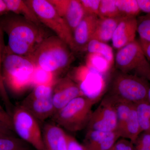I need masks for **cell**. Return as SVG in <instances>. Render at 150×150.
Instances as JSON below:
<instances>
[{
	"label": "cell",
	"mask_w": 150,
	"mask_h": 150,
	"mask_svg": "<svg viewBox=\"0 0 150 150\" xmlns=\"http://www.w3.org/2000/svg\"><path fill=\"white\" fill-rule=\"evenodd\" d=\"M35 66L28 58L5 49L2 55V75L6 88L20 95L32 88Z\"/></svg>",
	"instance_id": "3957f363"
},
{
	"label": "cell",
	"mask_w": 150,
	"mask_h": 150,
	"mask_svg": "<svg viewBox=\"0 0 150 150\" xmlns=\"http://www.w3.org/2000/svg\"><path fill=\"white\" fill-rule=\"evenodd\" d=\"M0 97L5 105L7 111L11 115L12 105L4 83L2 75V54L0 44Z\"/></svg>",
	"instance_id": "f1b7e54d"
},
{
	"label": "cell",
	"mask_w": 150,
	"mask_h": 150,
	"mask_svg": "<svg viewBox=\"0 0 150 150\" xmlns=\"http://www.w3.org/2000/svg\"><path fill=\"white\" fill-rule=\"evenodd\" d=\"M20 105L39 122L52 118L56 112L52 98L47 99H29L26 97Z\"/></svg>",
	"instance_id": "9a60e30c"
},
{
	"label": "cell",
	"mask_w": 150,
	"mask_h": 150,
	"mask_svg": "<svg viewBox=\"0 0 150 150\" xmlns=\"http://www.w3.org/2000/svg\"><path fill=\"white\" fill-rule=\"evenodd\" d=\"M142 133V131L138 119L136 105L134 104L126 122L124 139L130 140L134 144Z\"/></svg>",
	"instance_id": "44dd1931"
},
{
	"label": "cell",
	"mask_w": 150,
	"mask_h": 150,
	"mask_svg": "<svg viewBox=\"0 0 150 150\" xmlns=\"http://www.w3.org/2000/svg\"><path fill=\"white\" fill-rule=\"evenodd\" d=\"M113 100L115 102L117 115V129L116 132L120 138H124L126 122L129 118L131 108L134 104L125 101Z\"/></svg>",
	"instance_id": "d6986e66"
},
{
	"label": "cell",
	"mask_w": 150,
	"mask_h": 150,
	"mask_svg": "<svg viewBox=\"0 0 150 150\" xmlns=\"http://www.w3.org/2000/svg\"><path fill=\"white\" fill-rule=\"evenodd\" d=\"M138 119L142 132L150 134V104L148 101L136 105Z\"/></svg>",
	"instance_id": "d4e9b609"
},
{
	"label": "cell",
	"mask_w": 150,
	"mask_h": 150,
	"mask_svg": "<svg viewBox=\"0 0 150 150\" xmlns=\"http://www.w3.org/2000/svg\"><path fill=\"white\" fill-rule=\"evenodd\" d=\"M55 85H43L36 86L33 88L32 91L26 98L29 99H47L51 98Z\"/></svg>",
	"instance_id": "83f0119b"
},
{
	"label": "cell",
	"mask_w": 150,
	"mask_h": 150,
	"mask_svg": "<svg viewBox=\"0 0 150 150\" xmlns=\"http://www.w3.org/2000/svg\"><path fill=\"white\" fill-rule=\"evenodd\" d=\"M115 66L119 71L134 75L150 82V63L137 40L118 50Z\"/></svg>",
	"instance_id": "8992f818"
},
{
	"label": "cell",
	"mask_w": 150,
	"mask_h": 150,
	"mask_svg": "<svg viewBox=\"0 0 150 150\" xmlns=\"http://www.w3.org/2000/svg\"><path fill=\"white\" fill-rule=\"evenodd\" d=\"M86 51L89 54H96L101 56L108 65L112 64L114 61L113 50L107 43L92 39L88 44Z\"/></svg>",
	"instance_id": "ffe728a7"
},
{
	"label": "cell",
	"mask_w": 150,
	"mask_h": 150,
	"mask_svg": "<svg viewBox=\"0 0 150 150\" xmlns=\"http://www.w3.org/2000/svg\"></svg>",
	"instance_id": "f35d334b"
},
{
	"label": "cell",
	"mask_w": 150,
	"mask_h": 150,
	"mask_svg": "<svg viewBox=\"0 0 150 150\" xmlns=\"http://www.w3.org/2000/svg\"><path fill=\"white\" fill-rule=\"evenodd\" d=\"M95 103L92 100L80 96L70 101L51 118L53 122L64 130L71 132L81 131L86 129Z\"/></svg>",
	"instance_id": "277c9868"
},
{
	"label": "cell",
	"mask_w": 150,
	"mask_h": 150,
	"mask_svg": "<svg viewBox=\"0 0 150 150\" xmlns=\"http://www.w3.org/2000/svg\"><path fill=\"white\" fill-rule=\"evenodd\" d=\"M123 17L99 18L92 39H95L105 43L111 40L117 25Z\"/></svg>",
	"instance_id": "2e32d148"
},
{
	"label": "cell",
	"mask_w": 150,
	"mask_h": 150,
	"mask_svg": "<svg viewBox=\"0 0 150 150\" xmlns=\"http://www.w3.org/2000/svg\"><path fill=\"white\" fill-rule=\"evenodd\" d=\"M150 87L146 80L118 71L112 78L108 94L115 100L136 105L148 101Z\"/></svg>",
	"instance_id": "5b68a950"
},
{
	"label": "cell",
	"mask_w": 150,
	"mask_h": 150,
	"mask_svg": "<svg viewBox=\"0 0 150 150\" xmlns=\"http://www.w3.org/2000/svg\"><path fill=\"white\" fill-rule=\"evenodd\" d=\"M73 33L85 16L80 0H48Z\"/></svg>",
	"instance_id": "8fae6325"
},
{
	"label": "cell",
	"mask_w": 150,
	"mask_h": 150,
	"mask_svg": "<svg viewBox=\"0 0 150 150\" xmlns=\"http://www.w3.org/2000/svg\"><path fill=\"white\" fill-rule=\"evenodd\" d=\"M8 12L21 16L25 19L38 25L41 23L35 13L25 1L22 0H4Z\"/></svg>",
	"instance_id": "ac0fdd59"
},
{
	"label": "cell",
	"mask_w": 150,
	"mask_h": 150,
	"mask_svg": "<svg viewBox=\"0 0 150 150\" xmlns=\"http://www.w3.org/2000/svg\"><path fill=\"white\" fill-rule=\"evenodd\" d=\"M137 21V33L140 39L150 42V15L138 17Z\"/></svg>",
	"instance_id": "4316f807"
},
{
	"label": "cell",
	"mask_w": 150,
	"mask_h": 150,
	"mask_svg": "<svg viewBox=\"0 0 150 150\" xmlns=\"http://www.w3.org/2000/svg\"><path fill=\"white\" fill-rule=\"evenodd\" d=\"M0 125L14 132L12 116L9 113L5 110L0 105Z\"/></svg>",
	"instance_id": "1f68e13d"
},
{
	"label": "cell",
	"mask_w": 150,
	"mask_h": 150,
	"mask_svg": "<svg viewBox=\"0 0 150 150\" xmlns=\"http://www.w3.org/2000/svg\"><path fill=\"white\" fill-rule=\"evenodd\" d=\"M68 150H85L82 144H80L74 137L69 135Z\"/></svg>",
	"instance_id": "d6a6232c"
},
{
	"label": "cell",
	"mask_w": 150,
	"mask_h": 150,
	"mask_svg": "<svg viewBox=\"0 0 150 150\" xmlns=\"http://www.w3.org/2000/svg\"><path fill=\"white\" fill-rule=\"evenodd\" d=\"M33 148L15 136L0 137V150H33Z\"/></svg>",
	"instance_id": "7402d4cb"
},
{
	"label": "cell",
	"mask_w": 150,
	"mask_h": 150,
	"mask_svg": "<svg viewBox=\"0 0 150 150\" xmlns=\"http://www.w3.org/2000/svg\"><path fill=\"white\" fill-rule=\"evenodd\" d=\"M148 101H149V103L150 104V87L149 89V91H148Z\"/></svg>",
	"instance_id": "74e56055"
},
{
	"label": "cell",
	"mask_w": 150,
	"mask_h": 150,
	"mask_svg": "<svg viewBox=\"0 0 150 150\" xmlns=\"http://www.w3.org/2000/svg\"><path fill=\"white\" fill-rule=\"evenodd\" d=\"M99 17L86 15L73 32L75 51H86L95 30Z\"/></svg>",
	"instance_id": "5bb4252c"
},
{
	"label": "cell",
	"mask_w": 150,
	"mask_h": 150,
	"mask_svg": "<svg viewBox=\"0 0 150 150\" xmlns=\"http://www.w3.org/2000/svg\"><path fill=\"white\" fill-rule=\"evenodd\" d=\"M8 136H15L14 132L0 125V137Z\"/></svg>",
	"instance_id": "d590c367"
},
{
	"label": "cell",
	"mask_w": 150,
	"mask_h": 150,
	"mask_svg": "<svg viewBox=\"0 0 150 150\" xmlns=\"http://www.w3.org/2000/svg\"><path fill=\"white\" fill-rule=\"evenodd\" d=\"M141 12L150 15V0H137Z\"/></svg>",
	"instance_id": "e575fe53"
},
{
	"label": "cell",
	"mask_w": 150,
	"mask_h": 150,
	"mask_svg": "<svg viewBox=\"0 0 150 150\" xmlns=\"http://www.w3.org/2000/svg\"><path fill=\"white\" fill-rule=\"evenodd\" d=\"M120 138L116 131L86 130L82 144L85 150H110Z\"/></svg>",
	"instance_id": "7c38bea8"
},
{
	"label": "cell",
	"mask_w": 150,
	"mask_h": 150,
	"mask_svg": "<svg viewBox=\"0 0 150 150\" xmlns=\"http://www.w3.org/2000/svg\"><path fill=\"white\" fill-rule=\"evenodd\" d=\"M121 16L137 18L141 12L137 0H115Z\"/></svg>",
	"instance_id": "cb8c5ba5"
},
{
	"label": "cell",
	"mask_w": 150,
	"mask_h": 150,
	"mask_svg": "<svg viewBox=\"0 0 150 150\" xmlns=\"http://www.w3.org/2000/svg\"><path fill=\"white\" fill-rule=\"evenodd\" d=\"M138 40L144 53L145 56L150 63V42L142 40L140 38Z\"/></svg>",
	"instance_id": "836d02e7"
},
{
	"label": "cell",
	"mask_w": 150,
	"mask_h": 150,
	"mask_svg": "<svg viewBox=\"0 0 150 150\" xmlns=\"http://www.w3.org/2000/svg\"><path fill=\"white\" fill-rule=\"evenodd\" d=\"M119 16H122L116 5L115 0H100L98 17L112 18Z\"/></svg>",
	"instance_id": "484cf974"
},
{
	"label": "cell",
	"mask_w": 150,
	"mask_h": 150,
	"mask_svg": "<svg viewBox=\"0 0 150 150\" xmlns=\"http://www.w3.org/2000/svg\"><path fill=\"white\" fill-rule=\"evenodd\" d=\"M117 115L115 102L108 94L100 101L98 106L93 111L86 130L103 132L116 131Z\"/></svg>",
	"instance_id": "9c48e42d"
},
{
	"label": "cell",
	"mask_w": 150,
	"mask_h": 150,
	"mask_svg": "<svg viewBox=\"0 0 150 150\" xmlns=\"http://www.w3.org/2000/svg\"><path fill=\"white\" fill-rule=\"evenodd\" d=\"M137 33V18L123 17L112 35L113 48L119 50L136 40Z\"/></svg>",
	"instance_id": "4fadbf2b"
},
{
	"label": "cell",
	"mask_w": 150,
	"mask_h": 150,
	"mask_svg": "<svg viewBox=\"0 0 150 150\" xmlns=\"http://www.w3.org/2000/svg\"><path fill=\"white\" fill-rule=\"evenodd\" d=\"M86 15L99 16L100 0H80Z\"/></svg>",
	"instance_id": "f546056e"
},
{
	"label": "cell",
	"mask_w": 150,
	"mask_h": 150,
	"mask_svg": "<svg viewBox=\"0 0 150 150\" xmlns=\"http://www.w3.org/2000/svg\"><path fill=\"white\" fill-rule=\"evenodd\" d=\"M14 132L36 150H45L39 122L20 105L11 114Z\"/></svg>",
	"instance_id": "ba28073f"
},
{
	"label": "cell",
	"mask_w": 150,
	"mask_h": 150,
	"mask_svg": "<svg viewBox=\"0 0 150 150\" xmlns=\"http://www.w3.org/2000/svg\"><path fill=\"white\" fill-rule=\"evenodd\" d=\"M54 73L47 71L40 67H36L32 77V88L39 85H53L58 79Z\"/></svg>",
	"instance_id": "603a6c76"
},
{
	"label": "cell",
	"mask_w": 150,
	"mask_h": 150,
	"mask_svg": "<svg viewBox=\"0 0 150 150\" xmlns=\"http://www.w3.org/2000/svg\"><path fill=\"white\" fill-rule=\"evenodd\" d=\"M7 8L4 0H0V15H4L8 12Z\"/></svg>",
	"instance_id": "8d00e7d4"
},
{
	"label": "cell",
	"mask_w": 150,
	"mask_h": 150,
	"mask_svg": "<svg viewBox=\"0 0 150 150\" xmlns=\"http://www.w3.org/2000/svg\"><path fill=\"white\" fill-rule=\"evenodd\" d=\"M27 4L35 13L41 24H44L64 41L71 50L75 51L73 33L48 0H27Z\"/></svg>",
	"instance_id": "52a82bcc"
},
{
	"label": "cell",
	"mask_w": 150,
	"mask_h": 150,
	"mask_svg": "<svg viewBox=\"0 0 150 150\" xmlns=\"http://www.w3.org/2000/svg\"><path fill=\"white\" fill-rule=\"evenodd\" d=\"M72 51L60 38L52 35L43 39L27 58L36 67L57 76L72 63Z\"/></svg>",
	"instance_id": "7a4b0ae2"
},
{
	"label": "cell",
	"mask_w": 150,
	"mask_h": 150,
	"mask_svg": "<svg viewBox=\"0 0 150 150\" xmlns=\"http://www.w3.org/2000/svg\"><path fill=\"white\" fill-rule=\"evenodd\" d=\"M134 150H150V134L142 132L134 143Z\"/></svg>",
	"instance_id": "4dcf8cb0"
},
{
	"label": "cell",
	"mask_w": 150,
	"mask_h": 150,
	"mask_svg": "<svg viewBox=\"0 0 150 150\" xmlns=\"http://www.w3.org/2000/svg\"><path fill=\"white\" fill-rule=\"evenodd\" d=\"M0 20V27L8 37L6 48L11 53L28 57L46 38L41 26L21 16L6 14Z\"/></svg>",
	"instance_id": "6da1fadb"
},
{
	"label": "cell",
	"mask_w": 150,
	"mask_h": 150,
	"mask_svg": "<svg viewBox=\"0 0 150 150\" xmlns=\"http://www.w3.org/2000/svg\"><path fill=\"white\" fill-rule=\"evenodd\" d=\"M42 131L45 150H58L60 139L66 133L64 130L53 122L45 124Z\"/></svg>",
	"instance_id": "e0dca14e"
},
{
	"label": "cell",
	"mask_w": 150,
	"mask_h": 150,
	"mask_svg": "<svg viewBox=\"0 0 150 150\" xmlns=\"http://www.w3.org/2000/svg\"><path fill=\"white\" fill-rule=\"evenodd\" d=\"M80 96L83 95L79 85L70 76L58 79L54 86L52 97L55 113Z\"/></svg>",
	"instance_id": "30bf717a"
}]
</instances>
